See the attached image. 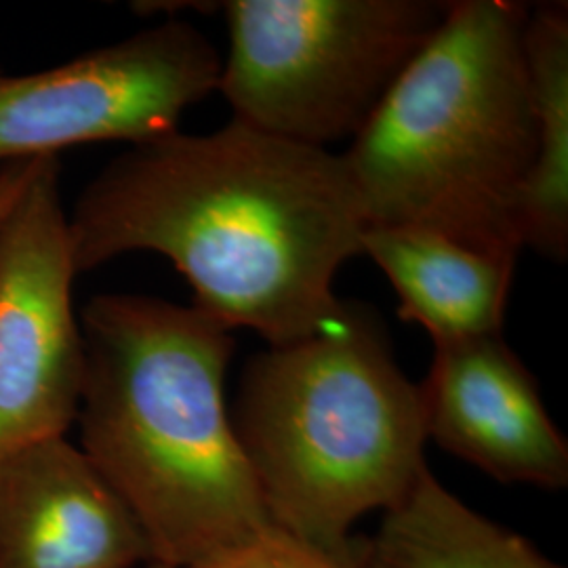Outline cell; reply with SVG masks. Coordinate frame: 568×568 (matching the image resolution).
Segmentation results:
<instances>
[{
  "label": "cell",
  "instance_id": "15",
  "mask_svg": "<svg viewBox=\"0 0 568 568\" xmlns=\"http://www.w3.org/2000/svg\"><path fill=\"white\" fill-rule=\"evenodd\" d=\"M145 568H169V567H163V565H156V562H152V565H148V567Z\"/></svg>",
  "mask_w": 568,
  "mask_h": 568
},
{
  "label": "cell",
  "instance_id": "10",
  "mask_svg": "<svg viewBox=\"0 0 568 568\" xmlns=\"http://www.w3.org/2000/svg\"><path fill=\"white\" fill-rule=\"evenodd\" d=\"M363 255L396 288L400 318L424 326L434 344L501 333L514 260L490 257L427 230L386 225L366 227Z\"/></svg>",
  "mask_w": 568,
  "mask_h": 568
},
{
  "label": "cell",
  "instance_id": "3",
  "mask_svg": "<svg viewBox=\"0 0 568 568\" xmlns=\"http://www.w3.org/2000/svg\"><path fill=\"white\" fill-rule=\"evenodd\" d=\"M527 18L511 0L448 2L344 154L366 227L427 230L516 262V204L537 156Z\"/></svg>",
  "mask_w": 568,
  "mask_h": 568
},
{
  "label": "cell",
  "instance_id": "2",
  "mask_svg": "<svg viewBox=\"0 0 568 568\" xmlns=\"http://www.w3.org/2000/svg\"><path fill=\"white\" fill-rule=\"evenodd\" d=\"M84 457L152 562L194 568L272 527L225 405L232 328L196 305L98 295L82 310Z\"/></svg>",
  "mask_w": 568,
  "mask_h": 568
},
{
  "label": "cell",
  "instance_id": "13",
  "mask_svg": "<svg viewBox=\"0 0 568 568\" xmlns=\"http://www.w3.org/2000/svg\"><path fill=\"white\" fill-rule=\"evenodd\" d=\"M194 568H358L356 558L335 556L297 537L284 532L281 528H265L257 537L248 539L243 546L230 549L222 556Z\"/></svg>",
  "mask_w": 568,
  "mask_h": 568
},
{
  "label": "cell",
  "instance_id": "9",
  "mask_svg": "<svg viewBox=\"0 0 568 568\" xmlns=\"http://www.w3.org/2000/svg\"><path fill=\"white\" fill-rule=\"evenodd\" d=\"M138 565L148 539L81 448L51 438L0 462V568Z\"/></svg>",
  "mask_w": 568,
  "mask_h": 568
},
{
  "label": "cell",
  "instance_id": "8",
  "mask_svg": "<svg viewBox=\"0 0 568 568\" xmlns=\"http://www.w3.org/2000/svg\"><path fill=\"white\" fill-rule=\"evenodd\" d=\"M434 345L419 384L427 438L504 485L567 487V440L501 333Z\"/></svg>",
  "mask_w": 568,
  "mask_h": 568
},
{
  "label": "cell",
  "instance_id": "7",
  "mask_svg": "<svg viewBox=\"0 0 568 568\" xmlns=\"http://www.w3.org/2000/svg\"><path fill=\"white\" fill-rule=\"evenodd\" d=\"M60 163L37 159L0 227V462L65 438L84 377Z\"/></svg>",
  "mask_w": 568,
  "mask_h": 568
},
{
  "label": "cell",
  "instance_id": "1",
  "mask_svg": "<svg viewBox=\"0 0 568 568\" xmlns=\"http://www.w3.org/2000/svg\"><path fill=\"white\" fill-rule=\"evenodd\" d=\"M365 230L344 154L234 119L209 135L175 131L133 145L68 213L77 274L159 253L199 310L270 347L304 342L337 314L333 281L363 255Z\"/></svg>",
  "mask_w": 568,
  "mask_h": 568
},
{
  "label": "cell",
  "instance_id": "12",
  "mask_svg": "<svg viewBox=\"0 0 568 568\" xmlns=\"http://www.w3.org/2000/svg\"><path fill=\"white\" fill-rule=\"evenodd\" d=\"M523 47L537 116V156L516 204V236L520 248L562 264L568 255L567 2L528 9Z\"/></svg>",
  "mask_w": 568,
  "mask_h": 568
},
{
  "label": "cell",
  "instance_id": "6",
  "mask_svg": "<svg viewBox=\"0 0 568 568\" xmlns=\"http://www.w3.org/2000/svg\"><path fill=\"white\" fill-rule=\"evenodd\" d=\"M220 53L185 21H164L55 68L0 74V164L95 142H152L220 89Z\"/></svg>",
  "mask_w": 568,
  "mask_h": 568
},
{
  "label": "cell",
  "instance_id": "4",
  "mask_svg": "<svg viewBox=\"0 0 568 568\" xmlns=\"http://www.w3.org/2000/svg\"><path fill=\"white\" fill-rule=\"evenodd\" d=\"M230 417L270 523L335 556L352 558L354 523L396 508L427 467L419 386L363 305L253 356Z\"/></svg>",
  "mask_w": 568,
  "mask_h": 568
},
{
  "label": "cell",
  "instance_id": "11",
  "mask_svg": "<svg viewBox=\"0 0 568 568\" xmlns=\"http://www.w3.org/2000/svg\"><path fill=\"white\" fill-rule=\"evenodd\" d=\"M358 568H562L523 535L504 528L424 469L371 539L354 541Z\"/></svg>",
  "mask_w": 568,
  "mask_h": 568
},
{
  "label": "cell",
  "instance_id": "5",
  "mask_svg": "<svg viewBox=\"0 0 568 568\" xmlns=\"http://www.w3.org/2000/svg\"><path fill=\"white\" fill-rule=\"evenodd\" d=\"M234 121L307 148L356 138L447 18L436 0H230Z\"/></svg>",
  "mask_w": 568,
  "mask_h": 568
},
{
  "label": "cell",
  "instance_id": "14",
  "mask_svg": "<svg viewBox=\"0 0 568 568\" xmlns=\"http://www.w3.org/2000/svg\"><path fill=\"white\" fill-rule=\"evenodd\" d=\"M37 159L0 164V227L7 220L9 209L20 196L21 187L28 182Z\"/></svg>",
  "mask_w": 568,
  "mask_h": 568
}]
</instances>
